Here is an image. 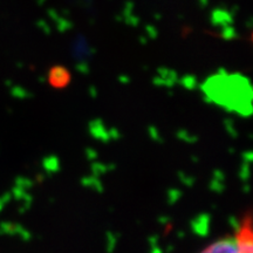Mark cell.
I'll use <instances>...</instances> for the list:
<instances>
[{
  "label": "cell",
  "instance_id": "obj_2",
  "mask_svg": "<svg viewBox=\"0 0 253 253\" xmlns=\"http://www.w3.org/2000/svg\"><path fill=\"white\" fill-rule=\"evenodd\" d=\"M69 79L68 73L66 72V69H63L62 67H55L53 68L49 73V82L52 86H54L56 88L63 87L67 84Z\"/></svg>",
  "mask_w": 253,
  "mask_h": 253
},
{
  "label": "cell",
  "instance_id": "obj_1",
  "mask_svg": "<svg viewBox=\"0 0 253 253\" xmlns=\"http://www.w3.org/2000/svg\"><path fill=\"white\" fill-rule=\"evenodd\" d=\"M199 253H238V248L235 237L232 236L216 240Z\"/></svg>",
  "mask_w": 253,
  "mask_h": 253
}]
</instances>
